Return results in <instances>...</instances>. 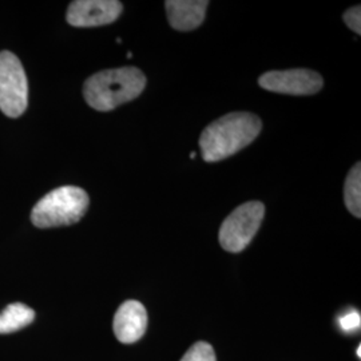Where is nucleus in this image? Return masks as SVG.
<instances>
[{"mask_svg":"<svg viewBox=\"0 0 361 361\" xmlns=\"http://www.w3.org/2000/svg\"><path fill=\"white\" fill-rule=\"evenodd\" d=\"M262 128L261 119L252 113H231L204 130L200 147L207 162H217L238 153L253 142Z\"/></svg>","mask_w":361,"mask_h":361,"instance_id":"nucleus-1","label":"nucleus"},{"mask_svg":"<svg viewBox=\"0 0 361 361\" xmlns=\"http://www.w3.org/2000/svg\"><path fill=\"white\" fill-rule=\"evenodd\" d=\"M146 77L137 67L104 70L89 78L83 87L86 102L98 111H110L141 95Z\"/></svg>","mask_w":361,"mask_h":361,"instance_id":"nucleus-2","label":"nucleus"},{"mask_svg":"<svg viewBox=\"0 0 361 361\" xmlns=\"http://www.w3.org/2000/svg\"><path fill=\"white\" fill-rule=\"evenodd\" d=\"M89 202V195L83 189L62 186L39 201L31 212V221L40 229L73 225L86 214Z\"/></svg>","mask_w":361,"mask_h":361,"instance_id":"nucleus-3","label":"nucleus"},{"mask_svg":"<svg viewBox=\"0 0 361 361\" xmlns=\"http://www.w3.org/2000/svg\"><path fill=\"white\" fill-rule=\"evenodd\" d=\"M264 214L265 207L258 201L246 202L237 207L221 226V246L231 253L243 252L256 235Z\"/></svg>","mask_w":361,"mask_h":361,"instance_id":"nucleus-4","label":"nucleus"},{"mask_svg":"<svg viewBox=\"0 0 361 361\" xmlns=\"http://www.w3.org/2000/svg\"><path fill=\"white\" fill-rule=\"evenodd\" d=\"M28 85L23 66L10 51L0 52V110L16 118L26 111Z\"/></svg>","mask_w":361,"mask_h":361,"instance_id":"nucleus-5","label":"nucleus"},{"mask_svg":"<svg viewBox=\"0 0 361 361\" xmlns=\"http://www.w3.org/2000/svg\"><path fill=\"white\" fill-rule=\"evenodd\" d=\"M258 83L265 90L289 95H312L322 90L324 85L320 74L307 68L271 71L259 77Z\"/></svg>","mask_w":361,"mask_h":361,"instance_id":"nucleus-6","label":"nucleus"},{"mask_svg":"<svg viewBox=\"0 0 361 361\" xmlns=\"http://www.w3.org/2000/svg\"><path fill=\"white\" fill-rule=\"evenodd\" d=\"M122 13V3L116 0H77L67 10V22L74 27L110 25Z\"/></svg>","mask_w":361,"mask_h":361,"instance_id":"nucleus-7","label":"nucleus"},{"mask_svg":"<svg viewBox=\"0 0 361 361\" xmlns=\"http://www.w3.org/2000/svg\"><path fill=\"white\" fill-rule=\"evenodd\" d=\"M147 328V312L142 304L135 300L123 302L114 317V334L123 344L138 341Z\"/></svg>","mask_w":361,"mask_h":361,"instance_id":"nucleus-8","label":"nucleus"},{"mask_svg":"<svg viewBox=\"0 0 361 361\" xmlns=\"http://www.w3.org/2000/svg\"><path fill=\"white\" fill-rule=\"evenodd\" d=\"M169 22L178 31H190L201 26L209 1L205 0H168L166 3Z\"/></svg>","mask_w":361,"mask_h":361,"instance_id":"nucleus-9","label":"nucleus"},{"mask_svg":"<svg viewBox=\"0 0 361 361\" xmlns=\"http://www.w3.org/2000/svg\"><path fill=\"white\" fill-rule=\"evenodd\" d=\"M35 312L22 302L10 304L0 313V335L13 334L34 322Z\"/></svg>","mask_w":361,"mask_h":361,"instance_id":"nucleus-10","label":"nucleus"},{"mask_svg":"<svg viewBox=\"0 0 361 361\" xmlns=\"http://www.w3.org/2000/svg\"><path fill=\"white\" fill-rule=\"evenodd\" d=\"M344 201L349 212L360 219L361 217V168L356 164L349 171L344 186Z\"/></svg>","mask_w":361,"mask_h":361,"instance_id":"nucleus-11","label":"nucleus"},{"mask_svg":"<svg viewBox=\"0 0 361 361\" xmlns=\"http://www.w3.org/2000/svg\"><path fill=\"white\" fill-rule=\"evenodd\" d=\"M180 361H217L214 349L205 341L195 343L192 348L189 349Z\"/></svg>","mask_w":361,"mask_h":361,"instance_id":"nucleus-12","label":"nucleus"},{"mask_svg":"<svg viewBox=\"0 0 361 361\" xmlns=\"http://www.w3.org/2000/svg\"><path fill=\"white\" fill-rule=\"evenodd\" d=\"M338 323H340V326L344 332L353 334V332L360 329V313L357 310H349L348 313H345L344 316L340 317Z\"/></svg>","mask_w":361,"mask_h":361,"instance_id":"nucleus-13","label":"nucleus"},{"mask_svg":"<svg viewBox=\"0 0 361 361\" xmlns=\"http://www.w3.org/2000/svg\"><path fill=\"white\" fill-rule=\"evenodd\" d=\"M344 22L347 26L355 31L356 34H361V8L360 6H355L349 8L347 13H344Z\"/></svg>","mask_w":361,"mask_h":361,"instance_id":"nucleus-14","label":"nucleus"},{"mask_svg":"<svg viewBox=\"0 0 361 361\" xmlns=\"http://www.w3.org/2000/svg\"><path fill=\"white\" fill-rule=\"evenodd\" d=\"M357 356H359V357H361V347H360V345H359V347H357Z\"/></svg>","mask_w":361,"mask_h":361,"instance_id":"nucleus-15","label":"nucleus"},{"mask_svg":"<svg viewBox=\"0 0 361 361\" xmlns=\"http://www.w3.org/2000/svg\"><path fill=\"white\" fill-rule=\"evenodd\" d=\"M190 158H192V159H194V158H195V153H190Z\"/></svg>","mask_w":361,"mask_h":361,"instance_id":"nucleus-16","label":"nucleus"}]
</instances>
